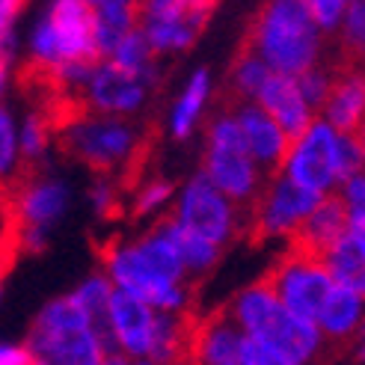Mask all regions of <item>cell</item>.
<instances>
[{"label":"cell","mask_w":365,"mask_h":365,"mask_svg":"<svg viewBox=\"0 0 365 365\" xmlns=\"http://www.w3.org/2000/svg\"><path fill=\"white\" fill-rule=\"evenodd\" d=\"M321 33L312 0H262L247 24L244 42L277 75L300 78L318 66L324 51Z\"/></svg>","instance_id":"6da1fadb"},{"label":"cell","mask_w":365,"mask_h":365,"mask_svg":"<svg viewBox=\"0 0 365 365\" xmlns=\"http://www.w3.org/2000/svg\"><path fill=\"white\" fill-rule=\"evenodd\" d=\"M57 145L71 160H81L98 175L119 173V187H134L145 167L152 143L122 116L83 113L57 134Z\"/></svg>","instance_id":"7a4b0ae2"},{"label":"cell","mask_w":365,"mask_h":365,"mask_svg":"<svg viewBox=\"0 0 365 365\" xmlns=\"http://www.w3.org/2000/svg\"><path fill=\"white\" fill-rule=\"evenodd\" d=\"M229 312L250 339L267 344L270 351L285 356L291 365H309L327 341L315 324L288 312L264 279L244 288L232 300Z\"/></svg>","instance_id":"3957f363"},{"label":"cell","mask_w":365,"mask_h":365,"mask_svg":"<svg viewBox=\"0 0 365 365\" xmlns=\"http://www.w3.org/2000/svg\"><path fill=\"white\" fill-rule=\"evenodd\" d=\"M24 344L45 365H104L110 356L98 339L96 324L71 294L42 306Z\"/></svg>","instance_id":"277c9868"},{"label":"cell","mask_w":365,"mask_h":365,"mask_svg":"<svg viewBox=\"0 0 365 365\" xmlns=\"http://www.w3.org/2000/svg\"><path fill=\"white\" fill-rule=\"evenodd\" d=\"M30 66L53 71L60 66H98L96 6L86 0H53L30 36Z\"/></svg>","instance_id":"5b68a950"},{"label":"cell","mask_w":365,"mask_h":365,"mask_svg":"<svg viewBox=\"0 0 365 365\" xmlns=\"http://www.w3.org/2000/svg\"><path fill=\"white\" fill-rule=\"evenodd\" d=\"M202 173L211 178V185L229 196L235 205H255V199L262 196L267 175L255 163L244 128L235 116V110L223 107V113H217L214 122L208 125L205 134V155H202Z\"/></svg>","instance_id":"8992f818"},{"label":"cell","mask_w":365,"mask_h":365,"mask_svg":"<svg viewBox=\"0 0 365 365\" xmlns=\"http://www.w3.org/2000/svg\"><path fill=\"white\" fill-rule=\"evenodd\" d=\"M101 264L119 291H128V294L140 297L143 303H149L155 312H170V315L187 312V285L163 279L160 273L145 262V255L140 252L137 244L107 241L101 247Z\"/></svg>","instance_id":"52a82bcc"},{"label":"cell","mask_w":365,"mask_h":365,"mask_svg":"<svg viewBox=\"0 0 365 365\" xmlns=\"http://www.w3.org/2000/svg\"><path fill=\"white\" fill-rule=\"evenodd\" d=\"M264 282L273 288V294L282 300L288 312H294L297 318L315 324V327H318V318L336 288L324 262L297 247H288V252L279 255L277 264L267 270Z\"/></svg>","instance_id":"ba28073f"},{"label":"cell","mask_w":365,"mask_h":365,"mask_svg":"<svg viewBox=\"0 0 365 365\" xmlns=\"http://www.w3.org/2000/svg\"><path fill=\"white\" fill-rule=\"evenodd\" d=\"M140 30L155 53L187 51L202 36L217 0H137Z\"/></svg>","instance_id":"9c48e42d"},{"label":"cell","mask_w":365,"mask_h":365,"mask_svg":"<svg viewBox=\"0 0 365 365\" xmlns=\"http://www.w3.org/2000/svg\"><path fill=\"white\" fill-rule=\"evenodd\" d=\"M324 196H315L303 187H297L288 175H273L267 178V185L262 196L255 199V205L250 208V235L255 241L264 238H294L300 226L309 220V214L318 208Z\"/></svg>","instance_id":"30bf717a"},{"label":"cell","mask_w":365,"mask_h":365,"mask_svg":"<svg viewBox=\"0 0 365 365\" xmlns=\"http://www.w3.org/2000/svg\"><path fill=\"white\" fill-rule=\"evenodd\" d=\"M173 217L185 229L202 235V238H208L217 247L229 244L235 235L241 232L238 205L217 190L205 173H196L187 185L181 187Z\"/></svg>","instance_id":"8fae6325"},{"label":"cell","mask_w":365,"mask_h":365,"mask_svg":"<svg viewBox=\"0 0 365 365\" xmlns=\"http://www.w3.org/2000/svg\"><path fill=\"white\" fill-rule=\"evenodd\" d=\"M282 175L315 196L333 193L339 185V131L324 116L315 119L297 143H291Z\"/></svg>","instance_id":"7c38bea8"},{"label":"cell","mask_w":365,"mask_h":365,"mask_svg":"<svg viewBox=\"0 0 365 365\" xmlns=\"http://www.w3.org/2000/svg\"><path fill=\"white\" fill-rule=\"evenodd\" d=\"M145 96H149V81H143L131 71L119 68L110 60H101L83 86V104L89 113L104 116H128L137 113Z\"/></svg>","instance_id":"4fadbf2b"},{"label":"cell","mask_w":365,"mask_h":365,"mask_svg":"<svg viewBox=\"0 0 365 365\" xmlns=\"http://www.w3.org/2000/svg\"><path fill=\"white\" fill-rule=\"evenodd\" d=\"M229 110H235V116H238L247 145H250L255 163L262 167V173L267 178L279 175L285 160H288V152H291V137L279 128V122L273 119L259 101L235 104Z\"/></svg>","instance_id":"5bb4252c"},{"label":"cell","mask_w":365,"mask_h":365,"mask_svg":"<svg viewBox=\"0 0 365 365\" xmlns=\"http://www.w3.org/2000/svg\"><path fill=\"white\" fill-rule=\"evenodd\" d=\"M244 344L247 333L226 306L220 312L196 321L190 356L196 365H244Z\"/></svg>","instance_id":"9a60e30c"},{"label":"cell","mask_w":365,"mask_h":365,"mask_svg":"<svg viewBox=\"0 0 365 365\" xmlns=\"http://www.w3.org/2000/svg\"><path fill=\"white\" fill-rule=\"evenodd\" d=\"M155 321L158 312L143 303L140 297L128 294V291H113L110 300V330L116 339L119 354L131 359H149L152 354V339H155Z\"/></svg>","instance_id":"2e32d148"},{"label":"cell","mask_w":365,"mask_h":365,"mask_svg":"<svg viewBox=\"0 0 365 365\" xmlns=\"http://www.w3.org/2000/svg\"><path fill=\"white\" fill-rule=\"evenodd\" d=\"M348 235H351V208L341 199V193H330L321 199L318 208L300 226V232L291 238V247L315 255V259H324Z\"/></svg>","instance_id":"e0dca14e"},{"label":"cell","mask_w":365,"mask_h":365,"mask_svg":"<svg viewBox=\"0 0 365 365\" xmlns=\"http://www.w3.org/2000/svg\"><path fill=\"white\" fill-rule=\"evenodd\" d=\"M321 113L339 134L359 131L365 119V63H336V81Z\"/></svg>","instance_id":"ac0fdd59"},{"label":"cell","mask_w":365,"mask_h":365,"mask_svg":"<svg viewBox=\"0 0 365 365\" xmlns=\"http://www.w3.org/2000/svg\"><path fill=\"white\" fill-rule=\"evenodd\" d=\"M255 101H259L264 110L279 122V128L291 137V143H297L309 131V128H312V122H315V116H312L315 110L303 98L297 78L277 75V71H273L270 81L262 89V96Z\"/></svg>","instance_id":"d6986e66"},{"label":"cell","mask_w":365,"mask_h":365,"mask_svg":"<svg viewBox=\"0 0 365 365\" xmlns=\"http://www.w3.org/2000/svg\"><path fill=\"white\" fill-rule=\"evenodd\" d=\"M270 75H273V68L244 42L238 48V53L232 57L229 71H226V101H223V107L255 101L262 96L264 83L270 81Z\"/></svg>","instance_id":"ffe728a7"},{"label":"cell","mask_w":365,"mask_h":365,"mask_svg":"<svg viewBox=\"0 0 365 365\" xmlns=\"http://www.w3.org/2000/svg\"><path fill=\"white\" fill-rule=\"evenodd\" d=\"M365 324V300L354 291L336 285L330 300H327L324 312L318 318V330L330 341H348L362 333Z\"/></svg>","instance_id":"44dd1931"},{"label":"cell","mask_w":365,"mask_h":365,"mask_svg":"<svg viewBox=\"0 0 365 365\" xmlns=\"http://www.w3.org/2000/svg\"><path fill=\"white\" fill-rule=\"evenodd\" d=\"M140 27V4L137 0H113V4L96 6V33L101 60H110L116 48Z\"/></svg>","instance_id":"7402d4cb"},{"label":"cell","mask_w":365,"mask_h":365,"mask_svg":"<svg viewBox=\"0 0 365 365\" xmlns=\"http://www.w3.org/2000/svg\"><path fill=\"white\" fill-rule=\"evenodd\" d=\"M134 244L140 247V252L145 255V262H149L163 279L185 285L187 267H185V259H181V252H178L173 235H170L167 217H163V220H158V223H155L149 232H145L143 238H137Z\"/></svg>","instance_id":"603a6c76"},{"label":"cell","mask_w":365,"mask_h":365,"mask_svg":"<svg viewBox=\"0 0 365 365\" xmlns=\"http://www.w3.org/2000/svg\"><path fill=\"white\" fill-rule=\"evenodd\" d=\"M208 96H211V75H208V68H199V71H193V78L181 89L178 101L170 110V134L175 140H187L193 134L199 116L205 110Z\"/></svg>","instance_id":"cb8c5ba5"},{"label":"cell","mask_w":365,"mask_h":365,"mask_svg":"<svg viewBox=\"0 0 365 365\" xmlns=\"http://www.w3.org/2000/svg\"><path fill=\"white\" fill-rule=\"evenodd\" d=\"M321 262L327 270H330L336 285L354 291V294H359L365 300V252L359 250V244L351 238V235L341 238Z\"/></svg>","instance_id":"d4e9b609"},{"label":"cell","mask_w":365,"mask_h":365,"mask_svg":"<svg viewBox=\"0 0 365 365\" xmlns=\"http://www.w3.org/2000/svg\"><path fill=\"white\" fill-rule=\"evenodd\" d=\"M167 226H170V235H173V241H175V247L181 252V259H185L187 277H202V273H208L217 262H220V250L223 247H217L208 238H202V235L185 229L173 214L167 217Z\"/></svg>","instance_id":"484cf974"},{"label":"cell","mask_w":365,"mask_h":365,"mask_svg":"<svg viewBox=\"0 0 365 365\" xmlns=\"http://www.w3.org/2000/svg\"><path fill=\"white\" fill-rule=\"evenodd\" d=\"M155 57H158V53H155L152 42L145 39V33L137 27V30L116 48V53L110 57V63H116L119 68L131 71V75H137V78H143V81L152 83V78H155Z\"/></svg>","instance_id":"4316f807"},{"label":"cell","mask_w":365,"mask_h":365,"mask_svg":"<svg viewBox=\"0 0 365 365\" xmlns=\"http://www.w3.org/2000/svg\"><path fill=\"white\" fill-rule=\"evenodd\" d=\"M339 60L365 63V0H351L339 27Z\"/></svg>","instance_id":"83f0119b"},{"label":"cell","mask_w":365,"mask_h":365,"mask_svg":"<svg viewBox=\"0 0 365 365\" xmlns=\"http://www.w3.org/2000/svg\"><path fill=\"white\" fill-rule=\"evenodd\" d=\"M53 137H57V134H53L48 116L42 110H30L27 122L21 128V137H18V143H21L24 167H36V163L45 158V152H48V145H51Z\"/></svg>","instance_id":"f1b7e54d"},{"label":"cell","mask_w":365,"mask_h":365,"mask_svg":"<svg viewBox=\"0 0 365 365\" xmlns=\"http://www.w3.org/2000/svg\"><path fill=\"white\" fill-rule=\"evenodd\" d=\"M333 81H336V63H333V66L318 63L315 68H309L306 75L297 78L300 93H303V98L309 101V107H312V110H324L327 98H330Z\"/></svg>","instance_id":"f546056e"},{"label":"cell","mask_w":365,"mask_h":365,"mask_svg":"<svg viewBox=\"0 0 365 365\" xmlns=\"http://www.w3.org/2000/svg\"><path fill=\"white\" fill-rule=\"evenodd\" d=\"M175 187L167 178H145L143 185L134 190V217H149L160 211L173 199Z\"/></svg>","instance_id":"4dcf8cb0"},{"label":"cell","mask_w":365,"mask_h":365,"mask_svg":"<svg viewBox=\"0 0 365 365\" xmlns=\"http://www.w3.org/2000/svg\"><path fill=\"white\" fill-rule=\"evenodd\" d=\"M365 173V155L354 134H339V187L354 175Z\"/></svg>","instance_id":"1f68e13d"},{"label":"cell","mask_w":365,"mask_h":365,"mask_svg":"<svg viewBox=\"0 0 365 365\" xmlns=\"http://www.w3.org/2000/svg\"><path fill=\"white\" fill-rule=\"evenodd\" d=\"M18 155H21V143L15 137V122L9 110H4L0 113V167H4L6 178L18 173Z\"/></svg>","instance_id":"d6a6232c"},{"label":"cell","mask_w":365,"mask_h":365,"mask_svg":"<svg viewBox=\"0 0 365 365\" xmlns=\"http://www.w3.org/2000/svg\"><path fill=\"white\" fill-rule=\"evenodd\" d=\"M119 193H122L119 185H113L110 178L98 175V178L93 181V187H89V202H93V208H96L98 217H116V214L122 211Z\"/></svg>","instance_id":"836d02e7"},{"label":"cell","mask_w":365,"mask_h":365,"mask_svg":"<svg viewBox=\"0 0 365 365\" xmlns=\"http://www.w3.org/2000/svg\"><path fill=\"white\" fill-rule=\"evenodd\" d=\"M351 0H312V12L315 21L324 33H336L344 21V12H348Z\"/></svg>","instance_id":"e575fe53"},{"label":"cell","mask_w":365,"mask_h":365,"mask_svg":"<svg viewBox=\"0 0 365 365\" xmlns=\"http://www.w3.org/2000/svg\"><path fill=\"white\" fill-rule=\"evenodd\" d=\"M244 365H291L285 356H279L277 351H270L267 344L255 341L247 336V344H244Z\"/></svg>","instance_id":"d590c367"},{"label":"cell","mask_w":365,"mask_h":365,"mask_svg":"<svg viewBox=\"0 0 365 365\" xmlns=\"http://www.w3.org/2000/svg\"><path fill=\"white\" fill-rule=\"evenodd\" d=\"M339 193H341L344 202H348L351 214H365V173L354 175L351 181H344Z\"/></svg>","instance_id":"8d00e7d4"},{"label":"cell","mask_w":365,"mask_h":365,"mask_svg":"<svg viewBox=\"0 0 365 365\" xmlns=\"http://www.w3.org/2000/svg\"><path fill=\"white\" fill-rule=\"evenodd\" d=\"M0 365H36V356L27 344H4L0 348Z\"/></svg>","instance_id":"74e56055"},{"label":"cell","mask_w":365,"mask_h":365,"mask_svg":"<svg viewBox=\"0 0 365 365\" xmlns=\"http://www.w3.org/2000/svg\"><path fill=\"white\" fill-rule=\"evenodd\" d=\"M351 238L365 252V214H351Z\"/></svg>","instance_id":"f35d334b"},{"label":"cell","mask_w":365,"mask_h":365,"mask_svg":"<svg viewBox=\"0 0 365 365\" xmlns=\"http://www.w3.org/2000/svg\"><path fill=\"white\" fill-rule=\"evenodd\" d=\"M354 137H356V143H359V149H362V155H365V119H362V125H359V131H356Z\"/></svg>","instance_id":"ab89813d"},{"label":"cell","mask_w":365,"mask_h":365,"mask_svg":"<svg viewBox=\"0 0 365 365\" xmlns=\"http://www.w3.org/2000/svg\"><path fill=\"white\" fill-rule=\"evenodd\" d=\"M356 359L365 362V339H356Z\"/></svg>","instance_id":"60d3db41"},{"label":"cell","mask_w":365,"mask_h":365,"mask_svg":"<svg viewBox=\"0 0 365 365\" xmlns=\"http://www.w3.org/2000/svg\"><path fill=\"white\" fill-rule=\"evenodd\" d=\"M86 4H93V6H104V4H113V0H86Z\"/></svg>","instance_id":"b9f144b4"},{"label":"cell","mask_w":365,"mask_h":365,"mask_svg":"<svg viewBox=\"0 0 365 365\" xmlns=\"http://www.w3.org/2000/svg\"><path fill=\"white\" fill-rule=\"evenodd\" d=\"M356 339H365V324H362V333H359V336H356Z\"/></svg>","instance_id":"7bdbcfd3"}]
</instances>
